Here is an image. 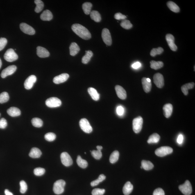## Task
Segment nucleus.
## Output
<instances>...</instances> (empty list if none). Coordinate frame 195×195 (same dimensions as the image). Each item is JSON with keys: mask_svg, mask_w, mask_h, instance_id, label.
Wrapping results in <instances>:
<instances>
[{"mask_svg": "<svg viewBox=\"0 0 195 195\" xmlns=\"http://www.w3.org/2000/svg\"><path fill=\"white\" fill-rule=\"evenodd\" d=\"M72 29L75 33L84 40H88L91 38V35L90 32L86 28L81 24H73L72 26Z\"/></svg>", "mask_w": 195, "mask_h": 195, "instance_id": "obj_1", "label": "nucleus"}, {"mask_svg": "<svg viewBox=\"0 0 195 195\" xmlns=\"http://www.w3.org/2000/svg\"><path fill=\"white\" fill-rule=\"evenodd\" d=\"M66 182L62 180L57 181L53 184V191L55 194L59 195L63 193L64 190V187Z\"/></svg>", "mask_w": 195, "mask_h": 195, "instance_id": "obj_2", "label": "nucleus"}, {"mask_svg": "<svg viewBox=\"0 0 195 195\" xmlns=\"http://www.w3.org/2000/svg\"><path fill=\"white\" fill-rule=\"evenodd\" d=\"M173 149L169 146H163L155 150V154L158 157H163L173 152Z\"/></svg>", "mask_w": 195, "mask_h": 195, "instance_id": "obj_3", "label": "nucleus"}, {"mask_svg": "<svg viewBox=\"0 0 195 195\" xmlns=\"http://www.w3.org/2000/svg\"><path fill=\"white\" fill-rule=\"evenodd\" d=\"M178 188L180 191L184 195H190L192 193V187L189 180H186L185 183L179 186Z\"/></svg>", "mask_w": 195, "mask_h": 195, "instance_id": "obj_4", "label": "nucleus"}, {"mask_svg": "<svg viewBox=\"0 0 195 195\" xmlns=\"http://www.w3.org/2000/svg\"><path fill=\"white\" fill-rule=\"evenodd\" d=\"M143 120L141 116H139L134 119L133 121V129L136 133H138L141 131L142 127Z\"/></svg>", "mask_w": 195, "mask_h": 195, "instance_id": "obj_5", "label": "nucleus"}, {"mask_svg": "<svg viewBox=\"0 0 195 195\" xmlns=\"http://www.w3.org/2000/svg\"><path fill=\"white\" fill-rule=\"evenodd\" d=\"M4 58L7 61L12 62L17 60L18 58V56L14 50L10 49L5 53Z\"/></svg>", "mask_w": 195, "mask_h": 195, "instance_id": "obj_6", "label": "nucleus"}, {"mask_svg": "<svg viewBox=\"0 0 195 195\" xmlns=\"http://www.w3.org/2000/svg\"><path fill=\"white\" fill-rule=\"evenodd\" d=\"M79 124L80 128L84 132L87 133H90L93 131V128L87 120L82 119L80 120Z\"/></svg>", "mask_w": 195, "mask_h": 195, "instance_id": "obj_7", "label": "nucleus"}, {"mask_svg": "<svg viewBox=\"0 0 195 195\" xmlns=\"http://www.w3.org/2000/svg\"><path fill=\"white\" fill-rule=\"evenodd\" d=\"M46 105L50 108H55L60 106L62 102L56 97H51L46 100Z\"/></svg>", "mask_w": 195, "mask_h": 195, "instance_id": "obj_8", "label": "nucleus"}, {"mask_svg": "<svg viewBox=\"0 0 195 195\" xmlns=\"http://www.w3.org/2000/svg\"><path fill=\"white\" fill-rule=\"evenodd\" d=\"M102 37L103 42L107 46H111L112 43V40L111 34L108 29L104 28L102 33Z\"/></svg>", "mask_w": 195, "mask_h": 195, "instance_id": "obj_9", "label": "nucleus"}, {"mask_svg": "<svg viewBox=\"0 0 195 195\" xmlns=\"http://www.w3.org/2000/svg\"><path fill=\"white\" fill-rule=\"evenodd\" d=\"M61 160L62 163L66 167L72 165L73 160L67 152L62 153L60 155Z\"/></svg>", "mask_w": 195, "mask_h": 195, "instance_id": "obj_10", "label": "nucleus"}, {"mask_svg": "<svg viewBox=\"0 0 195 195\" xmlns=\"http://www.w3.org/2000/svg\"><path fill=\"white\" fill-rule=\"evenodd\" d=\"M154 83L159 88H161L164 85V79L163 76L160 73H156L153 77Z\"/></svg>", "mask_w": 195, "mask_h": 195, "instance_id": "obj_11", "label": "nucleus"}, {"mask_svg": "<svg viewBox=\"0 0 195 195\" xmlns=\"http://www.w3.org/2000/svg\"><path fill=\"white\" fill-rule=\"evenodd\" d=\"M37 81V78L35 75H32L28 77L24 82L25 88L29 90L33 87L34 84Z\"/></svg>", "mask_w": 195, "mask_h": 195, "instance_id": "obj_12", "label": "nucleus"}, {"mask_svg": "<svg viewBox=\"0 0 195 195\" xmlns=\"http://www.w3.org/2000/svg\"><path fill=\"white\" fill-rule=\"evenodd\" d=\"M17 67L15 65H11L8 66L6 69H3L1 73V76L2 78H6L10 75L13 74L17 70Z\"/></svg>", "mask_w": 195, "mask_h": 195, "instance_id": "obj_13", "label": "nucleus"}, {"mask_svg": "<svg viewBox=\"0 0 195 195\" xmlns=\"http://www.w3.org/2000/svg\"><path fill=\"white\" fill-rule=\"evenodd\" d=\"M20 29L24 33L29 35H33L35 33V30L33 28L25 23L20 24Z\"/></svg>", "mask_w": 195, "mask_h": 195, "instance_id": "obj_14", "label": "nucleus"}, {"mask_svg": "<svg viewBox=\"0 0 195 195\" xmlns=\"http://www.w3.org/2000/svg\"><path fill=\"white\" fill-rule=\"evenodd\" d=\"M166 40L170 49L173 51L177 50L178 47L175 44L174 36L171 34H169L166 35Z\"/></svg>", "mask_w": 195, "mask_h": 195, "instance_id": "obj_15", "label": "nucleus"}, {"mask_svg": "<svg viewBox=\"0 0 195 195\" xmlns=\"http://www.w3.org/2000/svg\"><path fill=\"white\" fill-rule=\"evenodd\" d=\"M69 75L67 73H62L59 76L55 77L53 79V82L55 84H58L67 81L69 78Z\"/></svg>", "mask_w": 195, "mask_h": 195, "instance_id": "obj_16", "label": "nucleus"}, {"mask_svg": "<svg viewBox=\"0 0 195 195\" xmlns=\"http://www.w3.org/2000/svg\"><path fill=\"white\" fill-rule=\"evenodd\" d=\"M115 89L118 97L123 100L126 98V93L125 89L120 86L117 85L115 87Z\"/></svg>", "mask_w": 195, "mask_h": 195, "instance_id": "obj_17", "label": "nucleus"}, {"mask_svg": "<svg viewBox=\"0 0 195 195\" xmlns=\"http://www.w3.org/2000/svg\"><path fill=\"white\" fill-rule=\"evenodd\" d=\"M37 53L38 56L41 58H47L50 55L49 51L45 48L41 46L37 47Z\"/></svg>", "mask_w": 195, "mask_h": 195, "instance_id": "obj_18", "label": "nucleus"}, {"mask_svg": "<svg viewBox=\"0 0 195 195\" xmlns=\"http://www.w3.org/2000/svg\"><path fill=\"white\" fill-rule=\"evenodd\" d=\"M163 113L164 116L167 118L171 115L173 111V106L171 104L168 103L164 105L163 107Z\"/></svg>", "mask_w": 195, "mask_h": 195, "instance_id": "obj_19", "label": "nucleus"}, {"mask_svg": "<svg viewBox=\"0 0 195 195\" xmlns=\"http://www.w3.org/2000/svg\"><path fill=\"white\" fill-rule=\"evenodd\" d=\"M8 114L11 117H17L20 115L21 112L20 109L17 107H11L7 110Z\"/></svg>", "mask_w": 195, "mask_h": 195, "instance_id": "obj_20", "label": "nucleus"}, {"mask_svg": "<svg viewBox=\"0 0 195 195\" xmlns=\"http://www.w3.org/2000/svg\"><path fill=\"white\" fill-rule=\"evenodd\" d=\"M70 54L72 56H75L80 50L79 46L76 43L73 42L69 47Z\"/></svg>", "mask_w": 195, "mask_h": 195, "instance_id": "obj_21", "label": "nucleus"}, {"mask_svg": "<svg viewBox=\"0 0 195 195\" xmlns=\"http://www.w3.org/2000/svg\"><path fill=\"white\" fill-rule=\"evenodd\" d=\"M41 19L43 21H49L53 18V15L51 12L49 10H46L43 12L40 16Z\"/></svg>", "mask_w": 195, "mask_h": 195, "instance_id": "obj_22", "label": "nucleus"}, {"mask_svg": "<svg viewBox=\"0 0 195 195\" xmlns=\"http://www.w3.org/2000/svg\"><path fill=\"white\" fill-rule=\"evenodd\" d=\"M41 155V151L39 148H32L29 154V157L33 158H39Z\"/></svg>", "mask_w": 195, "mask_h": 195, "instance_id": "obj_23", "label": "nucleus"}, {"mask_svg": "<svg viewBox=\"0 0 195 195\" xmlns=\"http://www.w3.org/2000/svg\"><path fill=\"white\" fill-rule=\"evenodd\" d=\"M133 185L129 181L126 182L123 187V193L125 195H129L132 192Z\"/></svg>", "mask_w": 195, "mask_h": 195, "instance_id": "obj_24", "label": "nucleus"}, {"mask_svg": "<svg viewBox=\"0 0 195 195\" xmlns=\"http://www.w3.org/2000/svg\"><path fill=\"white\" fill-rule=\"evenodd\" d=\"M142 83L143 89L146 93L149 92L151 90L152 84L151 82H148L146 78H144L142 79Z\"/></svg>", "mask_w": 195, "mask_h": 195, "instance_id": "obj_25", "label": "nucleus"}, {"mask_svg": "<svg viewBox=\"0 0 195 195\" xmlns=\"http://www.w3.org/2000/svg\"><path fill=\"white\" fill-rule=\"evenodd\" d=\"M88 92L91 97L94 101H97L99 99L100 95L95 89L90 87L88 89Z\"/></svg>", "mask_w": 195, "mask_h": 195, "instance_id": "obj_26", "label": "nucleus"}, {"mask_svg": "<svg viewBox=\"0 0 195 195\" xmlns=\"http://www.w3.org/2000/svg\"><path fill=\"white\" fill-rule=\"evenodd\" d=\"M195 84L194 83H191L186 84H185L182 86L181 87V90L184 95L187 96L188 94V90L192 89L194 87Z\"/></svg>", "mask_w": 195, "mask_h": 195, "instance_id": "obj_27", "label": "nucleus"}, {"mask_svg": "<svg viewBox=\"0 0 195 195\" xmlns=\"http://www.w3.org/2000/svg\"><path fill=\"white\" fill-rule=\"evenodd\" d=\"M91 19L96 22H99L101 20V15L99 12L96 11H92L90 13Z\"/></svg>", "mask_w": 195, "mask_h": 195, "instance_id": "obj_28", "label": "nucleus"}, {"mask_svg": "<svg viewBox=\"0 0 195 195\" xmlns=\"http://www.w3.org/2000/svg\"><path fill=\"white\" fill-rule=\"evenodd\" d=\"M160 139V136L158 134L155 133L150 136L148 140V144L158 143Z\"/></svg>", "mask_w": 195, "mask_h": 195, "instance_id": "obj_29", "label": "nucleus"}, {"mask_svg": "<svg viewBox=\"0 0 195 195\" xmlns=\"http://www.w3.org/2000/svg\"><path fill=\"white\" fill-rule=\"evenodd\" d=\"M86 54L82 58V62L84 64H87L90 61L93 56V53L90 50L86 51Z\"/></svg>", "mask_w": 195, "mask_h": 195, "instance_id": "obj_30", "label": "nucleus"}, {"mask_svg": "<svg viewBox=\"0 0 195 195\" xmlns=\"http://www.w3.org/2000/svg\"><path fill=\"white\" fill-rule=\"evenodd\" d=\"M167 6L170 10L175 13H178L180 12V9L179 7L176 3L172 1L168 2L167 3Z\"/></svg>", "mask_w": 195, "mask_h": 195, "instance_id": "obj_31", "label": "nucleus"}, {"mask_svg": "<svg viewBox=\"0 0 195 195\" xmlns=\"http://www.w3.org/2000/svg\"><path fill=\"white\" fill-rule=\"evenodd\" d=\"M141 166L143 169L147 171L150 170L154 167L153 164L151 162L145 160H143L141 162Z\"/></svg>", "mask_w": 195, "mask_h": 195, "instance_id": "obj_32", "label": "nucleus"}, {"mask_svg": "<svg viewBox=\"0 0 195 195\" xmlns=\"http://www.w3.org/2000/svg\"><path fill=\"white\" fill-rule=\"evenodd\" d=\"M150 67L152 69L155 70L160 69L163 67V62L161 61L156 62L155 61H151L150 62Z\"/></svg>", "mask_w": 195, "mask_h": 195, "instance_id": "obj_33", "label": "nucleus"}, {"mask_svg": "<svg viewBox=\"0 0 195 195\" xmlns=\"http://www.w3.org/2000/svg\"><path fill=\"white\" fill-rule=\"evenodd\" d=\"M76 162L78 166L83 169H85L88 166V163L87 161L82 159L80 155H78V157Z\"/></svg>", "mask_w": 195, "mask_h": 195, "instance_id": "obj_34", "label": "nucleus"}, {"mask_svg": "<svg viewBox=\"0 0 195 195\" xmlns=\"http://www.w3.org/2000/svg\"><path fill=\"white\" fill-rule=\"evenodd\" d=\"M119 156V153L118 151H114L111 154L110 156V161L111 163H115L118 160Z\"/></svg>", "mask_w": 195, "mask_h": 195, "instance_id": "obj_35", "label": "nucleus"}, {"mask_svg": "<svg viewBox=\"0 0 195 195\" xmlns=\"http://www.w3.org/2000/svg\"><path fill=\"white\" fill-rule=\"evenodd\" d=\"M92 7V4L90 2H86L83 5L82 8L85 14L89 15L90 14Z\"/></svg>", "mask_w": 195, "mask_h": 195, "instance_id": "obj_36", "label": "nucleus"}, {"mask_svg": "<svg viewBox=\"0 0 195 195\" xmlns=\"http://www.w3.org/2000/svg\"><path fill=\"white\" fill-rule=\"evenodd\" d=\"M35 3L36 5L35 8V11L36 13H39L42 11L44 8V3L41 0H35Z\"/></svg>", "mask_w": 195, "mask_h": 195, "instance_id": "obj_37", "label": "nucleus"}, {"mask_svg": "<svg viewBox=\"0 0 195 195\" xmlns=\"http://www.w3.org/2000/svg\"><path fill=\"white\" fill-rule=\"evenodd\" d=\"M31 122L33 126L37 128L41 127L43 124L42 120L37 117L34 118L32 120Z\"/></svg>", "mask_w": 195, "mask_h": 195, "instance_id": "obj_38", "label": "nucleus"}, {"mask_svg": "<svg viewBox=\"0 0 195 195\" xmlns=\"http://www.w3.org/2000/svg\"><path fill=\"white\" fill-rule=\"evenodd\" d=\"M105 178H106V177L105 175L103 174L100 175L97 179L94 180L91 182V185L92 187H94V186L97 185L100 182H102L104 180Z\"/></svg>", "mask_w": 195, "mask_h": 195, "instance_id": "obj_39", "label": "nucleus"}, {"mask_svg": "<svg viewBox=\"0 0 195 195\" xmlns=\"http://www.w3.org/2000/svg\"><path fill=\"white\" fill-rule=\"evenodd\" d=\"M120 26L123 28L126 29H130L133 26V25L130 22V21L126 19L124 20L121 21Z\"/></svg>", "mask_w": 195, "mask_h": 195, "instance_id": "obj_40", "label": "nucleus"}, {"mask_svg": "<svg viewBox=\"0 0 195 195\" xmlns=\"http://www.w3.org/2000/svg\"><path fill=\"white\" fill-rule=\"evenodd\" d=\"M9 96L8 93L3 92L0 94V103L7 102L9 99Z\"/></svg>", "mask_w": 195, "mask_h": 195, "instance_id": "obj_41", "label": "nucleus"}, {"mask_svg": "<svg viewBox=\"0 0 195 195\" xmlns=\"http://www.w3.org/2000/svg\"><path fill=\"white\" fill-rule=\"evenodd\" d=\"M164 50L162 47H159L157 49L154 48L150 52V55L152 56H155L157 55H160L163 52Z\"/></svg>", "mask_w": 195, "mask_h": 195, "instance_id": "obj_42", "label": "nucleus"}, {"mask_svg": "<svg viewBox=\"0 0 195 195\" xmlns=\"http://www.w3.org/2000/svg\"><path fill=\"white\" fill-rule=\"evenodd\" d=\"M101 150L99 149H97V150H93L91 152V154L96 160H100L102 157V153Z\"/></svg>", "mask_w": 195, "mask_h": 195, "instance_id": "obj_43", "label": "nucleus"}, {"mask_svg": "<svg viewBox=\"0 0 195 195\" xmlns=\"http://www.w3.org/2000/svg\"><path fill=\"white\" fill-rule=\"evenodd\" d=\"M44 138L46 140L49 142H51L55 140L56 138V135L55 134L50 132L46 134L44 136Z\"/></svg>", "mask_w": 195, "mask_h": 195, "instance_id": "obj_44", "label": "nucleus"}, {"mask_svg": "<svg viewBox=\"0 0 195 195\" xmlns=\"http://www.w3.org/2000/svg\"><path fill=\"white\" fill-rule=\"evenodd\" d=\"M45 172V169L41 167L36 168L34 170V174L37 176H42Z\"/></svg>", "mask_w": 195, "mask_h": 195, "instance_id": "obj_45", "label": "nucleus"}, {"mask_svg": "<svg viewBox=\"0 0 195 195\" xmlns=\"http://www.w3.org/2000/svg\"><path fill=\"white\" fill-rule=\"evenodd\" d=\"M20 184V192L21 193L24 194L26 192L27 190V185L26 182L23 180L21 181Z\"/></svg>", "mask_w": 195, "mask_h": 195, "instance_id": "obj_46", "label": "nucleus"}, {"mask_svg": "<svg viewBox=\"0 0 195 195\" xmlns=\"http://www.w3.org/2000/svg\"><path fill=\"white\" fill-rule=\"evenodd\" d=\"M105 192V190L99 188H96L92 191V195H103Z\"/></svg>", "mask_w": 195, "mask_h": 195, "instance_id": "obj_47", "label": "nucleus"}, {"mask_svg": "<svg viewBox=\"0 0 195 195\" xmlns=\"http://www.w3.org/2000/svg\"><path fill=\"white\" fill-rule=\"evenodd\" d=\"M8 43V40L5 38H0V51L4 49Z\"/></svg>", "mask_w": 195, "mask_h": 195, "instance_id": "obj_48", "label": "nucleus"}, {"mask_svg": "<svg viewBox=\"0 0 195 195\" xmlns=\"http://www.w3.org/2000/svg\"><path fill=\"white\" fill-rule=\"evenodd\" d=\"M8 126V123L6 119L3 118L0 120V129H4Z\"/></svg>", "mask_w": 195, "mask_h": 195, "instance_id": "obj_49", "label": "nucleus"}, {"mask_svg": "<svg viewBox=\"0 0 195 195\" xmlns=\"http://www.w3.org/2000/svg\"><path fill=\"white\" fill-rule=\"evenodd\" d=\"M153 195H165V193L163 189L158 188L154 191Z\"/></svg>", "mask_w": 195, "mask_h": 195, "instance_id": "obj_50", "label": "nucleus"}, {"mask_svg": "<svg viewBox=\"0 0 195 195\" xmlns=\"http://www.w3.org/2000/svg\"><path fill=\"white\" fill-rule=\"evenodd\" d=\"M114 17L117 20H124L126 18V16L123 15L120 13H117L114 15Z\"/></svg>", "mask_w": 195, "mask_h": 195, "instance_id": "obj_51", "label": "nucleus"}, {"mask_svg": "<svg viewBox=\"0 0 195 195\" xmlns=\"http://www.w3.org/2000/svg\"><path fill=\"white\" fill-rule=\"evenodd\" d=\"M116 111L119 115H122L124 113V109L122 106H118L116 109Z\"/></svg>", "mask_w": 195, "mask_h": 195, "instance_id": "obj_52", "label": "nucleus"}, {"mask_svg": "<svg viewBox=\"0 0 195 195\" xmlns=\"http://www.w3.org/2000/svg\"><path fill=\"white\" fill-rule=\"evenodd\" d=\"M141 66V64L139 62H135L132 65V67L134 69H138V68L140 67Z\"/></svg>", "mask_w": 195, "mask_h": 195, "instance_id": "obj_53", "label": "nucleus"}, {"mask_svg": "<svg viewBox=\"0 0 195 195\" xmlns=\"http://www.w3.org/2000/svg\"><path fill=\"white\" fill-rule=\"evenodd\" d=\"M183 137L182 135H180L178 136V139H177V142L178 144H181L183 142Z\"/></svg>", "mask_w": 195, "mask_h": 195, "instance_id": "obj_54", "label": "nucleus"}, {"mask_svg": "<svg viewBox=\"0 0 195 195\" xmlns=\"http://www.w3.org/2000/svg\"><path fill=\"white\" fill-rule=\"evenodd\" d=\"M5 192L6 195H13V194L8 189L5 190Z\"/></svg>", "mask_w": 195, "mask_h": 195, "instance_id": "obj_55", "label": "nucleus"}, {"mask_svg": "<svg viewBox=\"0 0 195 195\" xmlns=\"http://www.w3.org/2000/svg\"><path fill=\"white\" fill-rule=\"evenodd\" d=\"M96 148L97 149L102 150L103 148L102 146H96Z\"/></svg>", "mask_w": 195, "mask_h": 195, "instance_id": "obj_56", "label": "nucleus"}, {"mask_svg": "<svg viewBox=\"0 0 195 195\" xmlns=\"http://www.w3.org/2000/svg\"><path fill=\"white\" fill-rule=\"evenodd\" d=\"M2 62L1 59H0V69H1L2 67Z\"/></svg>", "mask_w": 195, "mask_h": 195, "instance_id": "obj_57", "label": "nucleus"}, {"mask_svg": "<svg viewBox=\"0 0 195 195\" xmlns=\"http://www.w3.org/2000/svg\"><path fill=\"white\" fill-rule=\"evenodd\" d=\"M147 81L148 82H151V80H150L149 78H147Z\"/></svg>", "mask_w": 195, "mask_h": 195, "instance_id": "obj_58", "label": "nucleus"}, {"mask_svg": "<svg viewBox=\"0 0 195 195\" xmlns=\"http://www.w3.org/2000/svg\"><path fill=\"white\" fill-rule=\"evenodd\" d=\"M141 169H143V168H142V166H141Z\"/></svg>", "mask_w": 195, "mask_h": 195, "instance_id": "obj_59", "label": "nucleus"}, {"mask_svg": "<svg viewBox=\"0 0 195 195\" xmlns=\"http://www.w3.org/2000/svg\"><path fill=\"white\" fill-rule=\"evenodd\" d=\"M85 154H87V153H86V152H85Z\"/></svg>", "mask_w": 195, "mask_h": 195, "instance_id": "obj_60", "label": "nucleus"}, {"mask_svg": "<svg viewBox=\"0 0 195 195\" xmlns=\"http://www.w3.org/2000/svg\"><path fill=\"white\" fill-rule=\"evenodd\" d=\"M0 115H1V114H0Z\"/></svg>", "mask_w": 195, "mask_h": 195, "instance_id": "obj_61", "label": "nucleus"}]
</instances>
